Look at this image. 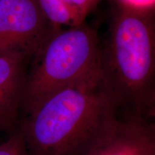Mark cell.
Listing matches in <instances>:
<instances>
[{
  "mask_svg": "<svg viewBox=\"0 0 155 155\" xmlns=\"http://www.w3.org/2000/svg\"><path fill=\"white\" fill-rule=\"evenodd\" d=\"M0 155H26L22 134L18 127L0 144Z\"/></svg>",
  "mask_w": 155,
  "mask_h": 155,
  "instance_id": "cell-8",
  "label": "cell"
},
{
  "mask_svg": "<svg viewBox=\"0 0 155 155\" xmlns=\"http://www.w3.org/2000/svg\"><path fill=\"white\" fill-rule=\"evenodd\" d=\"M118 5L137 10L154 9L155 0H117Z\"/></svg>",
  "mask_w": 155,
  "mask_h": 155,
  "instance_id": "cell-10",
  "label": "cell"
},
{
  "mask_svg": "<svg viewBox=\"0 0 155 155\" xmlns=\"http://www.w3.org/2000/svg\"><path fill=\"white\" fill-rule=\"evenodd\" d=\"M56 28L35 0H0V55L33 57Z\"/></svg>",
  "mask_w": 155,
  "mask_h": 155,
  "instance_id": "cell-4",
  "label": "cell"
},
{
  "mask_svg": "<svg viewBox=\"0 0 155 155\" xmlns=\"http://www.w3.org/2000/svg\"><path fill=\"white\" fill-rule=\"evenodd\" d=\"M28 59L17 54L0 55V132H12L19 124Z\"/></svg>",
  "mask_w": 155,
  "mask_h": 155,
  "instance_id": "cell-6",
  "label": "cell"
},
{
  "mask_svg": "<svg viewBox=\"0 0 155 155\" xmlns=\"http://www.w3.org/2000/svg\"><path fill=\"white\" fill-rule=\"evenodd\" d=\"M39 8L54 26H78L84 20L71 7L68 0H35Z\"/></svg>",
  "mask_w": 155,
  "mask_h": 155,
  "instance_id": "cell-7",
  "label": "cell"
},
{
  "mask_svg": "<svg viewBox=\"0 0 155 155\" xmlns=\"http://www.w3.org/2000/svg\"><path fill=\"white\" fill-rule=\"evenodd\" d=\"M103 81L124 116L153 120L155 114L154 9L118 5L101 46Z\"/></svg>",
  "mask_w": 155,
  "mask_h": 155,
  "instance_id": "cell-2",
  "label": "cell"
},
{
  "mask_svg": "<svg viewBox=\"0 0 155 155\" xmlns=\"http://www.w3.org/2000/svg\"><path fill=\"white\" fill-rule=\"evenodd\" d=\"M71 7L85 20L88 13L94 8L99 0H68Z\"/></svg>",
  "mask_w": 155,
  "mask_h": 155,
  "instance_id": "cell-9",
  "label": "cell"
},
{
  "mask_svg": "<svg viewBox=\"0 0 155 155\" xmlns=\"http://www.w3.org/2000/svg\"><path fill=\"white\" fill-rule=\"evenodd\" d=\"M83 155H155L154 122L122 116L111 131Z\"/></svg>",
  "mask_w": 155,
  "mask_h": 155,
  "instance_id": "cell-5",
  "label": "cell"
},
{
  "mask_svg": "<svg viewBox=\"0 0 155 155\" xmlns=\"http://www.w3.org/2000/svg\"><path fill=\"white\" fill-rule=\"evenodd\" d=\"M122 116L99 70L48 96L18 129L26 155H83Z\"/></svg>",
  "mask_w": 155,
  "mask_h": 155,
  "instance_id": "cell-1",
  "label": "cell"
},
{
  "mask_svg": "<svg viewBox=\"0 0 155 155\" xmlns=\"http://www.w3.org/2000/svg\"><path fill=\"white\" fill-rule=\"evenodd\" d=\"M101 45L84 23L55 28L33 56L27 75L22 111L34 110L48 96L100 70Z\"/></svg>",
  "mask_w": 155,
  "mask_h": 155,
  "instance_id": "cell-3",
  "label": "cell"
}]
</instances>
